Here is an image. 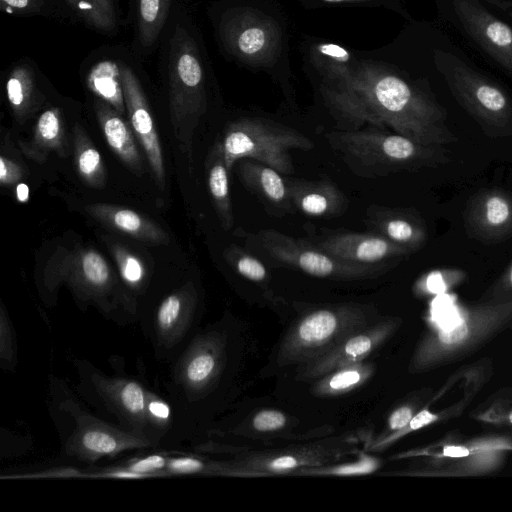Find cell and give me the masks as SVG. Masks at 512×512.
I'll use <instances>...</instances> for the list:
<instances>
[{
    "instance_id": "obj_1",
    "label": "cell",
    "mask_w": 512,
    "mask_h": 512,
    "mask_svg": "<svg viewBox=\"0 0 512 512\" xmlns=\"http://www.w3.org/2000/svg\"><path fill=\"white\" fill-rule=\"evenodd\" d=\"M342 119L359 126L390 127L426 146L454 141L443 110L421 92L394 75L360 82L336 93L332 100Z\"/></svg>"
},
{
    "instance_id": "obj_2",
    "label": "cell",
    "mask_w": 512,
    "mask_h": 512,
    "mask_svg": "<svg viewBox=\"0 0 512 512\" xmlns=\"http://www.w3.org/2000/svg\"><path fill=\"white\" fill-rule=\"evenodd\" d=\"M49 412L61 454L67 459L94 464L124 452L153 448L147 439L90 413L67 384L54 376L49 382Z\"/></svg>"
},
{
    "instance_id": "obj_3",
    "label": "cell",
    "mask_w": 512,
    "mask_h": 512,
    "mask_svg": "<svg viewBox=\"0 0 512 512\" xmlns=\"http://www.w3.org/2000/svg\"><path fill=\"white\" fill-rule=\"evenodd\" d=\"M512 324V298L487 301L457 310L435 324L419 341L408 366L422 373L458 362L474 354Z\"/></svg>"
},
{
    "instance_id": "obj_4",
    "label": "cell",
    "mask_w": 512,
    "mask_h": 512,
    "mask_svg": "<svg viewBox=\"0 0 512 512\" xmlns=\"http://www.w3.org/2000/svg\"><path fill=\"white\" fill-rule=\"evenodd\" d=\"M378 319L373 306L359 303L325 305L308 311L284 336L277 365H302L316 360Z\"/></svg>"
},
{
    "instance_id": "obj_5",
    "label": "cell",
    "mask_w": 512,
    "mask_h": 512,
    "mask_svg": "<svg viewBox=\"0 0 512 512\" xmlns=\"http://www.w3.org/2000/svg\"><path fill=\"white\" fill-rule=\"evenodd\" d=\"M326 138L354 173L369 178L427 164L437 156V147L373 126L329 132Z\"/></svg>"
},
{
    "instance_id": "obj_6",
    "label": "cell",
    "mask_w": 512,
    "mask_h": 512,
    "mask_svg": "<svg viewBox=\"0 0 512 512\" xmlns=\"http://www.w3.org/2000/svg\"><path fill=\"white\" fill-rule=\"evenodd\" d=\"M73 364L81 397L103 419L150 442L146 418L149 387L134 376L107 374L86 359H74Z\"/></svg>"
},
{
    "instance_id": "obj_7",
    "label": "cell",
    "mask_w": 512,
    "mask_h": 512,
    "mask_svg": "<svg viewBox=\"0 0 512 512\" xmlns=\"http://www.w3.org/2000/svg\"><path fill=\"white\" fill-rule=\"evenodd\" d=\"M314 143L299 130L260 117H245L232 123L221 148L228 169L242 158L262 162L289 175L294 172L291 151L313 149Z\"/></svg>"
},
{
    "instance_id": "obj_8",
    "label": "cell",
    "mask_w": 512,
    "mask_h": 512,
    "mask_svg": "<svg viewBox=\"0 0 512 512\" xmlns=\"http://www.w3.org/2000/svg\"><path fill=\"white\" fill-rule=\"evenodd\" d=\"M355 442L352 438H346L277 451L248 453L244 450L237 451L226 443L221 444L232 449V451L205 440L196 444L194 449L202 453L232 454L234 455L232 459L219 461L225 469V475L254 477L280 474L293 475L304 467L328 464L351 453Z\"/></svg>"
},
{
    "instance_id": "obj_9",
    "label": "cell",
    "mask_w": 512,
    "mask_h": 512,
    "mask_svg": "<svg viewBox=\"0 0 512 512\" xmlns=\"http://www.w3.org/2000/svg\"><path fill=\"white\" fill-rule=\"evenodd\" d=\"M261 250L274 262L308 275L333 280H358L380 276L389 266H364L341 261L314 243L263 229L255 235Z\"/></svg>"
},
{
    "instance_id": "obj_10",
    "label": "cell",
    "mask_w": 512,
    "mask_h": 512,
    "mask_svg": "<svg viewBox=\"0 0 512 512\" xmlns=\"http://www.w3.org/2000/svg\"><path fill=\"white\" fill-rule=\"evenodd\" d=\"M437 61L451 89L479 121L497 127L512 121V107L498 87L452 55L440 53Z\"/></svg>"
},
{
    "instance_id": "obj_11",
    "label": "cell",
    "mask_w": 512,
    "mask_h": 512,
    "mask_svg": "<svg viewBox=\"0 0 512 512\" xmlns=\"http://www.w3.org/2000/svg\"><path fill=\"white\" fill-rule=\"evenodd\" d=\"M401 324L402 320L396 317L378 319L348 336L327 354L299 365L297 378L300 380L319 379L341 367L362 362L385 343Z\"/></svg>"
},
{
    "instance_id": "obj_12",
    "label": "cell",
    "mask_w": 512,
    "mask_h": 512,
    "mask_svg": "<svg viewBox=\"0 0 512 512\" xmlns=\"http://www.w3.org/2000/svg\"><path fill=\"white\" fill-rule=\"evenodd\" d=\"M314 244L341 261L364 266H388V261L412 252L375 232L331 233Z\"/></svg>"
},
{
    "instance_id": "obj_13",
    "label": "cell",
    "mask_w": 512,
    "mask_h": 512,
    "mask_svg": "<svg viewBox=\"0 0 512 512\" xmlns=\"http://www.w3.org/2000/svg\"><path fill=\"white\" fill-rule=\"evenodd\" d=\"M119 66L125 105L132 127L145 149L159 184L163 185L164 166L161 147L144 92L132 67L125 62H119Z\"/></svg>"
},
{
    "instance_id": "obj_14",
    "label": "cell",
    "mask_w": 512,
    "mask_h": 512,
    "mask_svg": "<svg viewBox=\"0 0 512 512\" xmlns=\"http://www.w3.org/2000/svg\"><path fill=\"white\" fill-rule=\"evenodd\" d=\"M455 10L463 25L490 55L512 71V30L476 0H455Z\"/></svg>"
},
{
    "instance_id": "obj_15",
    "label": "cell",
    "mask_w": 512,
    "mask_h": 512,
    "mask_svg": "<svg viewBox=\"0 0 512 512\" xmlns=\"http://www.w3.org/2000/svg\"><path fill=\"white\" fill-rule=\"evenodd\" d=\"M295 210L312 217H334L345 212L348 199L329 179H286Z\"/></svg>"
},
{
    "instance_id": "obj_16",
    "label": "cell",
    "mask_w": 512,
    "mask_h": 512,
    "mask_svg": "<svg viewBox=\"0 0 512 512\" xmlns=\"http://www.w3.org/2000/svg\"><path fill=\"white\" fill-rule=\"evenodd\" d=\"M239 175L243 184L265 205L277 212H293L286 179L276 169L251 158H242Z\"/></svg>"
},
{
    "instance_id": "obj_17",
    "label": "cell",
    "mask_w": 512,
    "mask_h": 512,
    "mask_svg": "<svg viewBox=\"0 0 512 512\" xmlns=\"http://www.w3.org/2000/svg\"><path fill=\"white\" fill-rule=\"evenodd\" d=\"M510 452L505 448L486 450L467 457L450 459L426 458L423 465L409 474L432 477H474L498 470Z\"/></svg>"
},
{
    "instance_id": "obj_18",
    "label": "cell",
    "mask_w": 512,
    "mask_h": 512,
    "mask_svg": "<svg viewBox=\"0 0 512 512\" xmlns=\"http://www.w3.org/2000/svg\"><path fill=\"white\" fill-rule=\"evenodd\" d=\"M365 223L371 232L407 247L412 251L424 240V230L416 220L399 209L370 206Z\"/></svg>"
},
{
    "instance_id": "obj_19",
    "label": "cell",
    "mask_w": 512,
    "mask_h": 512,
    "mask_svg": "<svg viewBox=\"0 0 512 512\" xmlns=\"http://www.w3.org/2000/svg\"><path fill=\"white\" fill-rule=\"evenodd\" d=\"M476 393L477 392L475 391H466L463 398L444 410L431 411L428 409V407L418 410L411 421L407 424V426L397 432L388 434L384 437H379L378 439L374 440L369 449L374 451L385 449L398 439L414 431L425 428L433 423L461 415L465 408L470 404Z\"/></svg>"
},
{
    "instance_id": "obj_20",
    "label": "cell",
    "mask_w": 512,
    "mask_h": 512,
    "mask_svg": "<svg viewBox=\"0 0 512 512\" xmlns=\"http://www.w3.org/2000/svg\"><path fill=\"white\" fill-rule=\"evenodd\" d=\"M89 88L104 102L123 113L125 99L122 88L119 62L102 60L90 70L87 78Z\"/></svg>"
},
{
    "instance_id": "obj_21",
    "label": "cell",
    "mask_w": 512,
    "mask_h": 512,
    "mask_svg": "<svg viewBox=\"0 0 512 512\" xmlns=\"http://www.w3.org/2000/svg\"><path fill=\"white\" fill-rule=\"evenodd\" d=\"M84 25L112 35L118 25L114 0H61Z\"/></svg>"
},
{
    "instance_id": "obj_22",
    "label": "cell",
    "mask_w": 512,
    "mask_h": 512,
    "mask_svg": "<svg viewBox=\"0 0 512 512\" xmlns=\"http://www.w3.org/2000/svg\"><path fill=\"white\" fill-rule=\"evenodd\" d=\"M373 371V366L363 361L341 367L319 378L313 386V392L319 396L348 393L364 384L372 376Z\"/></svg>"
},
{
    "instance_id": "obj_23",
    "label": "cell",
    "mask_w": 512,
    "mask_h": 512,
    "mask_svg": "<svg viewBox=\"0 0 512 512\" xmlns=\"http://www.w3.org/2000/svg\"><path fill=\"white\" fill-rule=\"evenodd\" d=\"M171 0H137V35L144 48L155 44L166 23Z\"/></svg>"
},
{
    "instance_id": "obj_24",
    "label": "cell",
    "mask_w": 512,
    "mask_h": 512,
    "mask_svg": "<svg viewBox=\"0 0 512 512\" xmlns=\"http://www.w3.org/2000/svg\"><path fill=\"white\" fill-rule=\"evenodd\" d=\"M36 66L27 59L15 63L6 80V95L15 110H22L36 90Z\"/></svg>"
},
{
    "instance_id": "obj_25",
    "label": "cell",
    "mask_w": 512,
    "mask_h": 512,
    "mask_svg": "<svg viewBox=\"0 0 512 512\" xmlns=\"http://www.w3.org/2000/svg\"><path fill=\"white\" fill-rule=\"evenodd\" d=\"M100 119L108 144L126 162L139 163V154L133 136L124 121L109 108H101Z\"/></svg>"
},
{
    "instance_id": "obj_26",
    "label": "cell",
    "mask_w": 512,
    "mask_h": 512,
    "mask_svg": "<svg viewBox=\"0 0 512 512\" xmlns=\"http://www.w3.org/2000/svg\"><path fill=\"white\" fill-rule=\"evenodd\" d=\"M148 438L153 448L165 446L172 427V408L169 401L150 388L146 398Z\"/></svg>"
},
{
    "instance_id": "obj_27",
    "label": "cell",
    "mask_w": 512,
    "mask_h": 512,
    "mask_svg": "<svg viewBox=\"0 0 512 512\" xmlns=\"http://www.w3.org/2000/svg\"><path fill=\"white\" fill-rule=\"evenodd\" d=\"M228 170L224 153L220 146L217 152V157L209 171L208 183L211 195L219 212L222 225L225 229H229L233 225V215L229 196Z\"/></svg>"
},
{
    "instance_id": "obj_28",
    "label": "cell",
    "mask_w": 512,
    "mask_h": 512,
    "mask_svg": "<svg viewBox=\"0 0 512 512\" xmlns=\"http://www.w3.org/2000/svg\"><path fill=\"white\" fill-rule=\"evenodd\" d=\"M478 422L512 428V388H504L488 397L470 412Z\"/></svg>"
},
{
    "instance_id": "obj_29",
    "label": "cell",
    "mask_w": 512,
    "mask_h": 512,
    "mask_svg": "<svg viewBox=\"0 0 512 512\" xmlns=\"http://www.w3.org/2000/svg\"><path fill=\"white\" fill-rule=\"evenodd\" d=\"M380 466V460L368 454L361 453L359 459L353 462L332 466L304 467L296 471L293 475L359 476L374 473Z\"/></svg>"
},
{
    "instance_id": "obj_30",
    "label": "cell",
    "mask_w": 512,
    "mask_h": 512,
    "mask_svg": "<svg viewBox=\"0 0 512 512\" xmlns=\"http://www.w3.org/2000/svg\"><path fill=\"white\" fill-rule=\"evenodd\" d=\"M227 255L231 265L242 277L268 288L270 274L257 257L235 246L228 249Z\"/></svg>"
},
{
    "instance_id": "obj_31",
    "label": "cell",
    "mask_w": 512,
    "mask_h": 512,
    "mask_svg": "<svg viewBox=\"0 0 512 512\" xmlns=\"http://www.w3.org/2000/svg\"><path fill=\"white\" fill-rule=\"evenodd\" d=\"M165 475L213 474L225 475L219 461H205L194 456H172L167 459Z\"/></svg>"
},
{
    "instance_id": "obj_32",
    "label": "cell",
    "mask_w": 512,
    "mask_h": 512,
    "mask_svg": "<svg viewBox=\"0 0 512 512\" xmlns=\"http://www.w3.org/2000/svg\"><path fill=\"white\" fill-rule=\"evenodd\" d=\"M82 273L86 284L97 297H105L109 287L110 272L104 259L96 252H87L82 259Z\"/></svg>"
},
{
    "instance_id": "obj_33",
    "label": "cell",
    "mask_w": 512,
    "mask_h": 512,
    "mask_svg": "<svg viewBox=\"0 0 512 512\" xmlns=\"http://www.w3.org/2000/svg\"><path fill=\"white\" fill-rule=\"evenodd\" d=\"M18 362V344L15 328L8 313L0 311V366L3 371H14Z\"/></svg>"
},
{
    "instance_id": "obj_34",
    "label": "cell",
    "mask_w": 512,
    "mask_h": 512,
    "mask_svg": "<svg viewBox=\"0 0 512 512\" xmlns=\"http://www.w3.org/2000/svg\"><path fill=\"white\" fill-rule=\"evenodd\" d=\"M168 456L163 454H150L144 457L128 461L125 465L118 466L130 473L132 479L164 476Z\"/></svg>"
},
{
    "instance_id": "obj_35",
    "label": "cell",
    "mask_w": 512,
    "mask_h": 512,
    "mask_svg": "<svg viewBox=\"0 0 512 512\" xmlns=\"http://www.w3.org/2000/svg\"><path fill=\"white\" fill-rule=\"evenodd\" d=\"M512 207L509 201L501 195H491L483 205V218L490 228H501L510 221Z\"/></svg>"
},
{
    "instance_id": "obj_36",
    "label": "cell",
    "mask_w": 512,
    "mask_h": 512,
    "mask_svg": "<svg viewBox=\"0 0 512 512\" xmlns=\"http://www.w3.org/2000/svg\"><path fill=\"white\" fill-rule=\"evenodd\" d=\"M233 44L236 49L246 56L257 55L267 43V36L263 29L251 26L241 29L237 34H232Z\"/></svg>"
},
{
    "instance_id": "obj_37",
    "label": "cell",
    "mask_w": 512,
    "mask_h": 512,
    "mask_svg": "<svg viewBox=\"0 0 512 512\" xmlns=\"http://www.w3.org/2000/svg\"><path fill=\"white\" fill-rule=\"evenodd\" d=\"M463 277V273L458 271L432 272L418 284V290L428 295L442 294L458 284Z\"/></svg>"
},
{
    "instance_id": "obj_38",
    "label": "cell",
    "mask_w": 512,
    "mask_h": 512,
    "mask_svg": "<svg viewBox=\"0 0 512 512\" xmlns=\"http://www.w3.org/2000/svg\"><path fill=\"white\" fill-rule=\"evenodd\" d=\"M286 414L275 409L258 411L251 419V426L257 432H275L287 425Z\"/></svg>"
},
{
    "instance_id": "obj_39",
    "label": "cell",
    "mask_w": 512,
    "mask_h": 512,
    "mask_svg": "<svg viewBox=\"0 0 512 512\" xmlns=\"http://www.w3.org/2000/svg\"><path fill=\"white\" fill-rule=\"evenodd\" d=\"M419 406L416 403H407L396 408L389 416L387 431L381 437L403 429L417 413Z\"/></svg>"
},
{
    "instance_id": "obj_40",
    "label": "cell",
    "mask_w": 512,
    "mask_h": 512,
    "mask_svg": "<svg viewBox=\"0 0 512 512\" xmlns=\"http://www.w3.org/2000/svg\"><path fill=\"white\" fill-rule=\"evenodd\" d=\"M112 221L117 228L131 234H139L145 228L143 219L137 213L128 209L114 211Z\"/></svg>"
},
{
    "instance_id": "obj_41",
    "label": "cell",
    "mask_w": 512,
    "mask_h": 512,
    "mask_svg": "<svg viewBox=\"0 0 512 512\" xmlns=\"http://www.w3.org/2000/svg\"><path fill=\"white\" fill-rule=\"evenodd\" d=\"M1 8L18 15L40 14L44 9L43 0H0Z\"/></svg>"
},
{
    "instance_id": "obj_42",
    "label": "cell",
    "mask_w": 512,
    "mask_h": 512,
    "mask_svg": "<svg viewBox=\"0 0 512 512\" xmlns=\"http://www.w3.org/2000/svg\"><path fill=\"white\" fill-rule=\"evenodd\" d=\"M40 136L46 140L51 141L59 134V118L55 110L49 109L44 111L38 119L37 124Z\"/></svg>"
},
{
    "instance_id": "obj_43",
    "label": "cell",
    "mask_w": 512,
    "mask_h": 512,
    "mask_svg": "<svg viewBox=\"0 0 512 512\" xmlns=\"http://www.w3.org/2000/svg\"><path fill=\"white\" fill-rule=\"evenodd\" d=\"M120 270L124 280L131 286H136L143 279L144 271L141 263L133 256L121 258Z\"/></svg>"
},
{
    "instance_id": "obj_44",
    "label": "cell",
    "mask_w": 512,
    "mask_h": 512,
    "mask_svg": "<svg viewBox=\"0 0 512 512\" xmlns=\"http://www.w3.org/2000/svg\"><path fill=\"white\" fill-rule=\"evenodd\" d=\"M101 158L99 152L94 148H87L78 157V168L86 176H93L99 169Z\"/></svg>"
},
{
    "instance_id": "obj_45",
    "label": "cell",
    "mask_w": 512,
    "mask_h": 512,
    "mask_svg": "<svg viewBox=\"0 0 512 512\" xmlns=\"http://www.w3.org/2000/svg\"><path fill=\"white\" fill-rule=\"evenodd\" d=\"M17 199L24 203L29 199V188L25 183H20L16 187Z\"/></svg>"
},
{
    "instance_id": "obj_46",
    "label": "cell",
    "mask_w": 512,
    "mask_h": 512,
    "mask_svg": "<svg viewBox=\"0 0 512 512\" xmlns=\"http://www.w3.org/2000/svg\"><path fill=\"white\" fill-rule=\"evenodd\" d=\"M8 169H7V166H6V162H5V159L3 157L0 158V181L2 183H5L6 181H8Z\"/></svg>"
},
{
    "instance_id": "obj_47",
    "label": "cell",
    "mask_w": 512,
    "mask_h": 512,
    "mask_svg": "<svg viewBox=\"0 0 512 512\" xmlns=\"http://www.w3.org/2000/svg\"><path fill=\"white\" fill-rule=\"evenodd\" d=\"M511 440H512V436H511Z\"/></svg>"
}]
</instances>
